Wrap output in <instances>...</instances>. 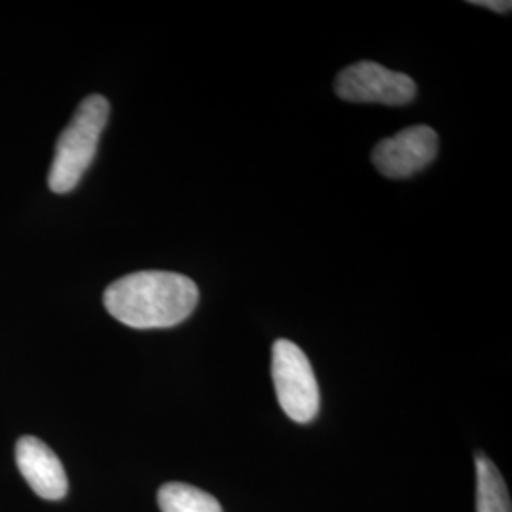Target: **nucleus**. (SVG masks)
I'll list each match as a JSON object with an SVG mask.
<instances>
[{
  "label": "nucleus",
  "instance_id": "f257e3e1",
  "mask_svg": "<svg viewBox=\"0 0 512 512\" xmlns=\"http://www.w3.org/2000/svg\"><path fill=\"white\" fill-rule=\"evenodd\" d=\"M200 291L186 275L175 272H137L116 279L103 302L110 315L131 329H169L196 310Z\"/></svg>",
  "mask_w": 512,
  "mask_h": 512
},
{
  "label": "nucleus",
  "instance_id": "f03ea898",
  "mask_svg": "<svg viewBox=\"0 0 512 512\" xmlns=\"http://www.w3.org/2000/svg\"><path fill=\"white\" fill-rule=\"evenodd\" d=\"M110 105L103 95L86 97L73 120L57 139L48 184L55 194H67L82 181L97 154L101 133L109 122Z\"/></svg>",
  "mask_w": 512,
  "mask_h": 512
},
{
  "label": "nucleus",
  "instance_id": "7ed1b4c3",
  "mask_svg": "<svg viewBox=\"0 0 512 512\" xmlns=\"http://www.w3.org/2000/svg\"><path fill=\"white\" fill-rule=\"evenodd\" d=\"M272 378L283 412L296 423H310L319 412V385L306 353L289 340L272 349Z\"/></svg>",
  "mask_w": 512,
  "mask_h": 512
},
{
  "label": "nucleus",
  "instance_id": "20e7f679",
  "mask_svg": "<svg viewBox=\"0 0 512 512\" xmlns=\"http://www.w3.org/2000/svg\"><path fill=\"white\" fill-rule=\"evenodd\" d=\"M334 92L349 103L399 107L414 101L418 90L408 74L389 71L374 61H359L338 74Z\"/></svg>",
  "mask_w": 512,
  "mask_h": 512
},
{
  "label": "nucleus",
  "instance_id": "39448f33",
  "mask_svg": "<svg viewBox=\"0 0 512 512\" xmlns=\"http://www.w3.org/2000/svg\"><path fill=\"white\" fill-rule=\"evenodd\" d=\"M437 150L439 137L435 129L412 126L380 141L372 152V162L384 177L406 179L431 164Z\"/></svg>",
  "mask_w": 512,
  "mask_h": 512
},
{
  "label": "nucleus",
  "instance_id": "423d86ee",
  "mask_svg": "<svg viewBox=\"0 0 512 512\" xmlns=\"http://www.w3.org/2000/svg\"><path fill=\"white\" fill-rule=\"evenodd\" d=\"M19 473L35 494L48 501L63 499L69 490L65 469L48 444L37 437H21L16 446Z\"/></svg>",
  "mask_w": 512,
  "mask_h": 512
},
{
  "label": "nucleus",
  "instance_id": "0eeeda50",
  "mask_svg": "<svg viewBox=\"0 0 512 512\" xmlns=\"http://www.w3.org/2000/svg\"><path fill=\"white\" fill-rule=\"evenodd\" d=\"M476 512H512L509 488L494 463L476 456Z\"/></svg>",
  "mask_w": 512,
  "mask_h": 512
},
{
  "label": "nucleus",
  "instance_id": "6e6552de",
  "mask_svg": "<svg viewBox=\"0 0 512 512\" xmlns=\"http://www.w3.org/2000/svg\"><path fill=\"white\" fill-rule=\"evenodd\" d=\"M162 512H222L219 501L200 488L183 482H169L158 492Z\"/></svg>",
  "mask_w": 512,
  "mask_h": 512
},
{
  "label": "nucleus",
  "instance_id": "1a4fd4ad",
  "mask_svg": "<svg viewBox=\"0 0 512 512\" xmlns=\"http://www.w3.org/2000/svg\"><path fill=\"white\" fill-rule=\"evenodd\" d=\"M471 4H476V6H484V8H490V10H494V12H499V14H509L511 12L512 4L507 0H475V2H471Z\"/></svg>",
  "mask_w": 512,
  "mask_h": 512
}]
</instances>
